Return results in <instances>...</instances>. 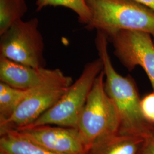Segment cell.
I'll list each match as a JSON object with an SVG mask.
<instances>
[{
    "label": "cell",
    "mask_w": 154,
    "mask_h": 154,
    "mask_svg": "<svg viewBox=\"0 0 154 154\" xmlns=\"http://www.w3.org/2000/svg\"><path fill=\"white\" fill-rule=\"evenodd\" d=\"M109 40L105 34L97 31L96 49L103 64L105 91L116 106L122 134L147 138L154 133V127L144 118L135 81L130 75L124 77L116 72L108 50Z\"/></svg>",
    "instance_id": "obj_1"
},
{
    "label": "cell",
    "mask_w": 154,
    "mask_h": 154,
    "mask_svg": "<svg viewBox=\"0 0 154 154\" xmlns=\"http://www.w3.org/2000/svg\"><path fill=\"white\" fill-rule=\"evenodd\" d=\"M90 20L85 26L109 35L121 30L150 34L154 39V11L134 0H86Z\"/></svg>",
    "instance_id": "obj_2"
},
{
    "label": "cell",
    "mask_w": 154,
    "mask_h": 154,
    "mask_svg": "<svg viewBox=\"0 0 154 154\" xmlns=\"http://www.w3.org/2000/svg\"><path fill=\"white\" fill-rule=\"evenodd\" d=\"M105 75L102 71L96 78L79 116L77 128L86 152L100 139L119 132V116L112 100L105 88Z\"/></svg>",
    "instance_id": "obj_3"
},
{
    "label": "cell",
    "mask_w": 154,
    "mask_h": 154,
    "mask_svg": "<svg viewBox=\"0 0 154 154\" xmlns=\"http://www.w3.org/2000/svg\"><path fill=\"white\" fill-rule=\"evenodd\" d=\"M103 70V64L100 58L88 62L77 81L72 83L55 105L26 127L49 125L77 128L79 117L94 82Z\"/></svg>",
    "instance_id": "obj_4"
},
{
    "label": "cell",
    "mask_w": 154,
    "mask_h": 154,
    "mask_svg": "<svg viewBox=\"0 0 154 154\" xmlns=\"http://www.w3.org/2000/svg\"><path fill=\"white\" fill-rule=\"evenodd\" d=\"M73 83L72 77L56 69L54 74L37 87L31 88L28 96L11 117L0 123V131L28 126L55 105Z\"/></svg>",
    "instance_id": "obj_5"
},
{
    "label": "cell",
    "mask_w": 154,
    "mask_h": 154,
    "mask_svg": "<svg viewBox=\"0 0 154 154\" xmlns=\"http://www.w3.org/2000/svg\"><path fill=\"white\" fill-rule=\"evenodd\" d=\"M38 19H22L14 22L1 35L0 55L34 67H45L44 38Z\"/></svg>",
    "instance_id": "obj_6"
},
{
    "label": "cell",
    "mask_w": 154,
    "mask_h": 154,
    "mask_svg": "<svg viewBox=\"0 0 154 154\" xmlns=\"http://www.w3.org/2000/svg\"><path fill=\"white\" fill-rule=\"evenodd\" d=\"M107 36V35H106ZM114 54L129 72L140 66L146 73L154 91V41L149 33L121 30L107 36Z\"/></svg>",
    "instance_id": "obj_7"
},
{
    "label": "cell",
    "mask_w": 154,
    "mask_h": 154,
    "mask_svg": "<svg viewBox=\"0 0 154 154\" xmlns=\"http://www.w3.org/2000/svg\"><path fill=\"white\" fill-rule=\"evenodd\" d=\"M17 130L34 143L56 154H86L77 128L47 125Z\"/></svg>",
    "instance_id": "obj_8"
},
{
    "label": "cell",
    "mask_w": 154,
    "mask_h": 154,
    "mask_svg": "<svg viewBox=\"0 0 154 154\" xmlns=\"http://www.w3.org/2000/svg\"><path fill=\"white\" fill-rule=\"evenodd\" d=\"M55 71L56 69L25 65L0 55V81L14 88L29 90L37 87Z\"/></svg>",
    "instance_id": "obj_9"
},
{
    "label": "cell",
    "mask_w": 154,
    "mask_h": 154,
    "mask_svg": "<svg viewBox=\"0 0 154 154\" xmlns=\"http://www.w3.org/2000/svg\"><path fill=\"white\" fill-rule=\"evenodd\" d=\"M146 139L118 132L95 142L86 154H139Z\"/></svg>",
    "instance_id": "obj_10"
},
{
    "label": "cell",
    "mask_w": 154,
    "mask_h": 154,
    "mask_svg": "<svg viewBox=\"0 0 154 154\" xmlns=\"http://www.w3.org/2000/svg\"><path fill=\"white\" fill-rule=\"evenodd\" d=\"M0 149L8 154H58L40 146L16 129L0 131Z\"/></svg>",
    "instance_id": "obj_11"
},
{
    "label": "cell",
    "mask_w": 154,
    "mask_h": 154,
    "mask_svg": "<svg viewBox=\"0 0 154 154\" xmlns=\"http://www.w3.org/2000/svg\"><path fill=\"white\" fill-rule=\"evenodd\" d=\"M30 90L14 88L5 83L0 82V123L11 117L18 106L28 96Z\"/></svg>",
    "instance_id": "obj_12"
},
{
    "label": "cell",
    "mask_w": 154,
    "mask_h": 154,
    "mask_svg": "<svg viewBox=\"0 0 154 154\" xmlns=\"http://www.w3.org/2000/svg\"><path fill=\"white\" fill-rule=\"evenodd\" d=\"M26 0H0V35L28 11Z\"/></svg>",
    "instance_id": "obj_13"
},
{
    "label": "cell",
    "mask_w": 154,
    "mask_h": 154,
    "mask_svg": "<svg viewBox=\"0 0 154 154\" xmlns=\"http://www.w3.org/2000/svg\"><path fill=\"white\" fill-rule=\"evenodd\" d=\"M37 11L47 6H62L70 9L77 14L78 21L85 26L90 20V12L86 0H36Z\"/></svg>",
    "instance_id": "obj_14"
},
{
    "label": "cell",
    "mask_w": 154,
    "mask_h": 154,
    "mask_svg": "<svg viewBox=\"0 0 154 154\" xmlns=\"http://www.w3.org/2000/svg\"><path fill=\"white\" fill-rule=\"evenodd\" d=\"M140 108L145 120L154 127V91L141 99Z\"/></svg>",
    "instance_id": "obj_15"
},
{
    "label": "cell",
    "mask_w": 154,
    "mask_h": 154,
    "mask_svg": "<svg viewBox=\"0 0 154 154\" xmlns=\"http://www.w3.org/2000/svg\"><path fill=\"white\" fill-rule=\"evenodd\" d=\"M139 154H154V133L146 138Z\"/></svg>",
    "instance_id": "obj_16"
},
{
    "label": "cell",
    "mask_w": 154,
    "mask_h": 154,
    "mask_svg": "<svg viewBox=\"0 0 154 154\" xmlns=\"http://www.w3.org/2000/svg\"><path fill=\"white\" fill-rule=\"evenodd\" d=\"M154 11V0H134Z\"/></svg>",
    "instance_id": "obj_17"
},
{
    "label": "cell",
    "mask_w": 154,
    "mask_h": 154,
    "mask_svg": "<svg viewBox=\"0 0 154 154\" xmlns=\"http://www.w3.org/2000/svg\"><path fill=\"white\" fill-rule=\"evenodd\" d=\"M0 154H8V153H6V152H5L4 151H3V150H1V149H0Z\"/></svg>",
    "instance_id": "obj_18"
}]
</instances>
